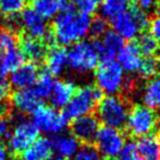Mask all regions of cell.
<instances>
[{
  "instance_id": "obj_32",
  "label": "cell",
  "mask_w": 160,
  "mask_h": 160,
  "mask_svg": "<svg viewBox=\"0 0 160 160\" xmlns=\"http://www.w3.org/2000/svg\"><path fill=\"white\" fill-rule=\"evenodd\" d=\"M73 160H103L102 156L98 151V149L90 144H86L80 147L76 155L73 156Z\"/></svg>"
},
{
  "instance_id": "obj_16",
  "label": "cell",
  "mask_w": 160,
  "mask_h": 160,
  "mask_svg": "<svg viewBox=\"0 0 160 160\" xmlns=\"http://www.w3.org/2000/svg\"><path fill=\"white\" fill-rule=\"evenodd\" d=\"M116 57H118V62L123 68V70H126L128 72L139 71L144 59L136 43H128L124 45Z\"/></svg>"
},
{
  "instance_id": "obj_30",
  "label": "cell",
  "mask_w": 160,
  "mask_h": 160,
  "mask_svg": "<svg viewBox=\"0 0 160 160\" xmlns=\"http://www.w3.org/2000/svg\"><path fill=\"white\" fill-rule=\"evenodd\" d=\"M136 45H137L142 55H146L147 57L152 56L155 53H157L158 42L150 33H142L138 38Z\"/></svg>"
},
{
  "instance_id": "obj_24",
  "label": "cell",
  "mask_w": 160,
  "mask_h": 160,
  "mask_svg": "<svg viewBox=\"0 0 160 160\" xmlns=\"http://www.w3.org/2000/svg\"><path fill=\"white\" fill-rule=\"evenodd\" d=\"M24 62V56L20 52V49H11L3 54L0 59V73L7 75L14 71L21 66Z\"/></svg>"
},
{
  "instance_id": "obj_39",
  "label": "cell",
  "mask_w": 160,
  "mask_h": 160,
  "mask_svg": "<svg viewBox=\"0 0 160 160\" xmlns=\"http://www.w3.org/2000/svg\"><path fill=\"white\" fill-rule=\"evenodd\" d=\"M8 158H9L8 147L2 140H0V160H8Z\"/></svg>"
},
{
  "instance_id": "obj_21",
  "label": "cell",
  "mask_w": 160,
  "mask_h": 160,
  "mask_svg": "<svg viewBox=\"0 0 160 160\" xmlns=\"http://www.w3.org/2000/svg\"><path fill=\"white\" fill-rule=\"evenodd\" d=\"M53 153L52 140L46 137L38 138L21 155L22 160H49Z\"/></svg>"
},
{
  "instance_id": "obj_38",
  "label": "cell",
  "mask_w": 160,
  "mask_h": 160,
  "mask_svg": "<svg viewBox=\"0 0 160 160\" xmlns=\"http://www.w3.org/2000/svg\"><path fill=\"white\" fill-rule=\"evenodd\" d=\"M138 8L142 11L146 12V10H150L151 8L157 7V1L156 0H137Z\"/></svg>"
},
{
  "instance_id": "obj_31",
  "label": "cell",
  "mask_w": 160,
  "mask_h": 160,
  "mask_svg": "<svg viewBox=\"0 0 160 160\" xmlns=\"http://www.w3.org/2000/svg\"><path fill=\"white\" fill-rule=\"evenodd\" d=\"M160 69V60L152 56H149L142 59L139 73L142 78H153L158 75Z\"/></svg>"
},
{
  "instance_id": "obj_11",
  "label": "cell",
  "mask_w": 160,
  "mask_h": 160,
  "mask_svg": "<svg viewBox=\"0 0 160 160\" xmlns=\"http://www.w3.org/2000/svg\"><path fill=\"white\" fill-rule=\"evenodd\" d=\"M99 128L100 124L98 118L92 114L80 116L73 120L70 125L72 136L79 142H83V145L93 142Z\"/></svg>"
},
{
  "instance_id": "obj_7",
  "label": "cell",
  "mask_w": 160,
  "mask_h": 160,
  "mask_svg": "<svg viewBox=\"0 0 160 160\" xmlns=\"http://www.w3.org/2000/svg\"><path fill=\"white\" fill-rule=\"evenodd\" d=\"M98 52L90 42H78L67 52V65L79 72L93 70L99 65Z\"/></svg>"
},
{
  "instance_id": "obj_27",
  "label": "cell",
  "mask_w": 160,
  "mask_h": 160,
  "mask_svg": "<svg viewBox=\"0 0 160 160\" xmlns=\"http://www.w3.org/2000/svg\"><path fill=\"white\" fill-rule=\"evenodd\" d=\"M127 9V1L125 0H102L101 3L102 18L110 20H113L120 14L124 13Z\"/></svg>"
},
{
  "instance_id": "obj_37",
  "label": "cell",
  "mask_w": 160,
  "mask_h": 160,
  "mask_svg": "<svg viewBox=\"0 0 160 160\" xmlns=\"http://www.w3.org/2000/svg\"><path fill=\"white\" fill-rule=\"evenodd\" d=\"M11 94V85L6 75L0 73V102L7 101Z\"/></svg>"
},
{
  "instance_id": "obj_17",
  "label": "cell",
  "mask_w": 160,
  "mask_h": 160,
  "mask_svg": "<svg viewBox=\"0 0 160 160\" xmlns=\"http://www.w3.org/2000/svg\"><path fill=\"white\" fill-rule=\"evenodd\" d=\"M19 44H20V52L23 56L33 62H40L45 58L47 52V47L43 43L42 40L31 38L29 35H21L19 38Z\"/></svg>"
},
{
  "instance_id": "obj_25",
  "label": "cell",
  "mask_w": 160,
  "mask_h": 160,
  "mask_svg": "<svg viewBox=\"0 0 160 160\" xmlns=\"http://www.w3.org/2000/svg\"><path fill=\"white\" fill-rule=\"evenodd\" d=\"M54 83H55L54 76L51 75L47 70H44L38 73L36 82L34 83L32 89H33V91L35 92V94L40 100H44V99L49 98Z\"/></svg>"
},
{
  "instance_id": "obj_40",
  "label": "cell",
  "mask_w": 160,
  "mask_h": 160,
  "mask_svg": "<svg viewBox=\"0 0 160 160\" xmlns=\"http://www.w3.org/2000/svg\"><path fill=\"white\" fill-rule=\"evenodd\" d=\"M57 1L60 3V6H62V5H65V3H68V2H69V0H57Z\"/></svg>"
},
{
  "instance_id": "obj_4",
  "label": "cell",
  "mask_w": 160,
  "mask_h": 160,
  "mask_svg": "<svg viewBox=\"0 0 160 160\" xmlns=\"http://www.w3.org/2000/svg\"><path fill=\"white\" fill-rule=\"evenodd\" d=\"M113 31L123 40L132 41L149 25L146 12L138 7H131L124 13L111 20Z\"/></svg>"
},
{
  "instance_id": "obj_33",
  "label": "cell",
  "mask_w": 160,
  "mask_h": 160,
  "mask_svg": "<svg viewBox=\"0 0 160 160\" xmlns=\"http://www.w3.org/2000/svg\"><path fill=\"white\" fill-rule=\"evenodd\" d=\"M73 8L78 10V12L89 16L97 11L99 6V0H72Z\"/></svg>"
},
{
  "instance_id": "obj_14",
  "label": "cell",
  "mask_w": 160,
  "mask_h": 160,
  "mask_svg": "<svg viewBox=\"0 0 160 160\" xmlns=\"http://www.w3.org/2000/svg\"><path fill=\"white\" fill-rule=\"evenodd\" d=\"M38 73V67L35 62H23L19 68L11 72L10 85L18 90L31 88L36 82Z\"/></svg>"
},
{
  "instance_id": "obj_10",
  "label": "cell",
  "mask_w": 160,
  "mask_h": 160,
  "mask_svg": "<svg viewBox=\"0 0 160 160\" xmlns=\"http://www.w3.org/2000/svg\"><path fill=\"white\" fill-rule=\"evenodd\" d=\"M93 142L100 155L109 159L120 156L126 144L124 135L120 129L104 125L98 129Z\"/></svg>"
},
{
  "instance_id": "obj_44",
  "label": "cell",
  "mask_w": 160,
  "mask_h": 160,
  "mask_svg": "<svg viewBox=\"0 0 160 160\" xmlns=\"http://www.w3.org/2000/svg\"><path fill=\"white\" fill-rule=\"evenodd\" d=\"M125 1H129V2H134V1H137V0H125Z\"/></svg>"
},
{
  "instance_id": "obj_22",
  "label": "cell",
  "mask_w": 160,
  "mask_h": 160,
  "mask_svg": "<svg viewBox=\"0 0 160 160\" xmlns=\"http://www.w3.org/2000/svg\"><path fill=\"white\" fill-rule=\"evenodd\" d=\"M52 146L58 157L69 159L78 151L79 142L72 135H59L52 140Z\"/></svg>"
},
{
  "instance_id": "obj_19",
  "label": "cell",
  "mask_w": 160,
  "mask_h": 160,
  "mask_svg": "<svg viewBox=\"0 0 160 160\" xmlns=\"http://www.w3.org/2000/svg\"><path fill=\"white\" fill-rule=\"evenodd\" d=\"M76 86L71 81H56L54 83L53 90L51 92V102L55 109H60V108H65L70 99L72 98L73 93L76 91Z\"/></svg>"
},
{
  "instance_id": "obj_43",
  "label": "cell",
  "mask_w": 160,
  "mask_h": 160,
  "mask_svg": "<svg viewBox=\"0 0 160 160\" xmlns=\"http://www.w3.org/2000/svg\"><path fill=\"white\" fill-rule=\"evenodd\" d=\"M157 54L160 57V43H158V48H157Z\"/></svg>"
},
{
  "instance_id": "obj_35",
  "label": "cell",
  "mask_w": 160,
  "mask_h": 160,
  "mask_svg": "<svg viewBox=\"0 0 160 160\" xmlns=\"http://www.w3.org/2000/svg\"><path fill=\"white\" fill-rule=\"evenodd\" d=\"M109 160H142L136 151V147L134 142H127L125 144L122 152L120 153V158H112Z\"/></svg>"
},
{
  "instance_id": "obj_36",
  "label": "cell",
  "mask_w": 160,
  "mask_h": 160,
  "mask_svg": "<svg viewBox=\"0 0 160 160\" xmlns=\"http://www.w3.org/2000/svg\"><path fill=\"white\" fill-rule=\"evenodd\" d=\"M149 29H150V34L156 38L160 40V3L156 7V14L149 22Z\"/></svg>"
},
{
  "instance_id": "obj_18",
  "label": "cell",
  "mask_w": 160,
  "mask_h": 160,
  "mask_svg": "<svg viewBox=\"0 0 160 160\" xmlns=\"http://www.w3.org/2000/svg\"><path fill=\"white\" fill-rule=\"evenodd\" d=\"M11 102L18 111L28 114H32L41 104V100L38 98L32 88L16 91L11 96Z\"/></svg>"
},
{
  "instance_id": "obj_1",
  "label": "cell",
  "mask_w": 160,
  "mask_h": 160,
  "mask_svg": "<svg viewBox=\"0 0 160 160\" xmlns=\"http://www.w3.org/2000/svg\"><path fill=\"white\" fill-rule=\"evenodd\" d=\"M60 13L55 17L52 33L55 42L62 46L76 44L89 34L91 19L80 12L73 11L71 2L60 6Z\"/></svg>"
},
{
  "instance_id": "obj_12",
  "label": "cell",
  "mask_w": 160,
  "mask_h": 160,
  "mask_svg": "<svg viewBox=\"0 0 160 160\" xmlns=\"http://www.w3.org/2000/svg\"><path fill=\"white\" fill-rule=\"evenodd\" d=\"M96 51L98 52L99 57L103 60H112L116 57L118 52L124 46L123 38L114 31L108 30L101 38H97L93 43Z\"/></svg>"
},
{
  "instance_id": "obj_42",
  "label": "cell",
  "mask_w": 160,
  "mask_h": 160,
  "mask_svg": "<svg viewBox=\"0 0 160 160\" xmlns=\"http://www.w3.org/2000/svg\"><path fill=\"white\" fill-rule=\"evenodd\" d=\"M2 23H3V17L0 14V27H2Z\"/></svg>"
},
{
  "instance_id": "obj_9",
  "label": "cell",
  "mask_w": 160,
  "mask_h": 160,
  "mask_svg": "<svg viewBox=\"0 0 160 160\" xmlns=\"http://www.w3.org/2000/svg\"><path fill=\"white\" fill-rule=\"evenodd\" d=\"M32 114V122L34 123L38 132L41 131L43 133L56 135L62 133L68 125V120L64 113H60L55 108L40 104Z\"/></svg>"
},
{
  "instance_id": "obj_6",
  "label": "cell",
  "mask_w": 160,
  "mask_h": 160,
  "mask_svg": "<svg viewBox=\"0 0 160 160\" xmlns=\"http://www.w3.org/2000/svg\"><path fill=\"white\" fill-rule=\"evenodd\" d=\"M38 138V129L32 121L19 118L8 136V151L12 158L20 157Z\"/></svg>"
},
{
  "instance_id": "obj_34",
  "label": "cell",
  "mask_w": 160,
  "mask_h": 160,
  "mask_svg": "<svg viewBox=\"0 0 160 160\" xmlns=\"http://www.w3.org/2000/svg\"><path fill=\"white\" fill-rule=\"evenodd\" d=\"M108 31V22L104 18H101V17H97L93 20H91L90 22V28H89V34L97 38H101L105 32Z\"/></svg>"
},
{
  "instance_id": "obj_3",
  "label": "cell",
  "mask_w": 160,
  "mask_h": 160,
  "mask_svg": "<svg viewBox=\"0 0 160 160\" xmlns=\"http://www.w3.org/2000/svg\"><path fill=\"white\" fill-rule=\"evenodd\" d=\"M102 98L103 93L94 86H86L77 89L65 107L64 115L67 120L72 121L80 116L88 115L96 109Z\"/></svg>"
},
{
  "instance_id": "obj_41",
  "label": "cell",
  "mask_w": 160,
  "mask_h": 160,
  "mask_svg": "<svg viewBox=\"0 0 160 160\" xmlns=\"http://www.w3.org/2000/svg\"><path fill=\"white\" fill-rule=\"evenodd\" d=\"M49 160H66V159H64V158H60V157H58V156H56V157L51 158Z\"/></svg>"
},
{
  "instance_id": "obj_15",
  "label": "cell",
  "mask_w": 160,
  "mask_h": 160,
  "mask_svg": "<svg viewBox=\"0 0 160 160\" xmlns=\"http://www.w3.org/2000/svg\"><path fill=\"white\" fill-rule=\"evenodd\" d=\"M142 160H160V134L150 133L139 137L135 144Z\"/></svg>"
},
{
  "instance_id": "obj_26",
  "label": "cell",
  "mask_w": 160,
  "mask_h": 160,
  "mask_svg": "<svg viewBox=\"0 0 160 160\" xmlns=\"http://www.w3.org/2000/svg\"><path fill=\"white\" fill-rule=\"evenodd\" d=\"M32 8L43 19H52L60 11V3L57 0H31Z\"/></svg>"
},
{
  "instance_id": "obj_45",
  "label": "cell",
  "mask_w": 160,
  "mask_h": 160,
  "mask_svg": "<svg viewBox=\"0 0 160 160\" xmlns=\"http://www.w3.org/2000/svg\"><path fill=\"white\" fill-rule=\"evenodd\" d=\"M0 59H1V56H0Z\"/></svg>"
},
{
  "instance_id": "obj_23",
  "label": "cell",
  "mask_w": 160,
  "mask_h": 160,
  "mask_svg": "<svg viewBox=\"0 0 160 160\" xmlns=\"http://www.w3.org/2000/svg\"><path fill=\"white\" fill-rule=\"evenodd\" d=\"M142 102L151 110L160 109V76L151 78L146 85L142 92Z\"/></svg>"
},
{
  "instance_id": "obj_28",
  "label": "cell",
  "mask_w": 160,
  "mask_h": 160,
  "mask_svg": "<svg viewBox=\"0 0 160 160\" xmlns=\"http://www.w3.org/2000/svg\"><path fill=\"white\" fill-rule=\"evenodd\" d=\"M28 0H0V14L5 18L19 16L24 10Z\"/></svg>"
},
{
  "instance_id": "obj_29",
  "label": "cell",
  "mask_w": 160,
  "mask_h": 160,
  "mask_svg": "<svg viewBox=\"0 0 160 160\" xmlns=\"http://www.w3.org/2000/svg\"><path fill=\"white\" fill-rule=\"evenodd\" d=\"M19 42V34L7 27H0V52H8L16 48Z\"/></svg>"
},
{
  "instance_id": "obj_20",
  "label": "cell",
  "mask_w": 160,
  "mask_h": 160,
  "mask_svg": "<svg viewBox=\"0 0 160 160\" xmlns=\"http://www.w3.org/2000/svg\"><path fill=\"white\" fill-rule=\"evenodd\" d=\"M45 62H46V70L51 75H60L67 65V51L62 46L51 47L46 52Z\"/></svg>"
},
{
  "instance_id": "obj_2",
  "label": "cell",
  "mask_w": 160,
  "mask_h": 160,
  "mask_svg": "<svg viewBox=\"0 0 160 160\" xmlns=\"http://www.w3.org/2000/svg\"><path fill=\"white\" fill-rule=\"evenodd\" d=\"M98 120L104 124L120 129L125 126L129 113V104L126 99L118 96L103 97L98 103Z\"/></svg>"
},
{
  "instance_id": "obj_8",
  "label": "cell",
  "mask_w": 160,
  "mask_h": 160,
  "mask_svg": "<svg viewBox=\"0 0 160 160\" xmlns=\"http://www.w3.org/2000/svg\"><path fill=\"white\" fill-rule=\"evenodd\" d=\"M125 125L132 136L139 138L153 133L158 125V115L145 105H135L129 110Z\"/></svg>"
},
{
  "instance_id": "obj_5",
  "label": "cell",
  "mask_w": 160,
  "mask_h": 160,
  "mask_svg": "<svg viewBox=\"0 0 160 160\" xmlns=\"http://www.w3.org/2000/svg\"><path fill=\"white\" fill-rule=\"evenodd\" d=\"M96 81L102 93L114 96L124 85V70L114 59L103 60L96 69Z\"/></svg>"
},
{
  "instance_id": "obj_13",
  "label": "cell",
  "mask_w": 160,
  "mask_h": 160,
  "mask_svg": "<svg viewBox=\"0 0 160 160\" xmlns=\"http://www.w3.org/2000/svg\"><path fill=\"white\" fill-rule=\"evenodd\" d=\"M21 27L27 31V35L34 38L43 40L49 31L45 20L40 17L33 9H24L20 14Z\"/></svg>"
}]
</instances>
